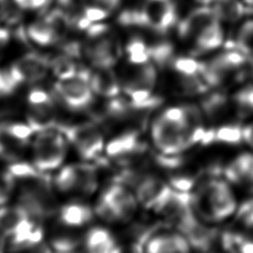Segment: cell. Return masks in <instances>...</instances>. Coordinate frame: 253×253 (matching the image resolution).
I'll return each instance as SVG.
<instances>
[{
    "mask_svg": "<svg viewBox=\"0 0 253 253\" xmlns=\"http://www.w3.org/2000/svg\"><path fill=\"white\" fill-rule=\"evenodd\" d=\"M179 35L192 40L198 52H208L219 48L223 42L224 34L221 20L213 8L201 7L189 13L179 25Z\"/></svg>",
    "mask_w": 253,
    "mask_h": 253,
    "instance_id": "obj_1",
    "label": "cell"
},
{
    "mask_svg": "<svg viewBox=\"0 0 253 253\" xmlns=\"http://www.w3.org/2000/svg\"><path fill=\"white\" fill-rule=\"evenodd\" d=\"M199 212L210 221H221L231 215L237 208V202L231 188L222 180H210L199 193L194 201Z\"/></svg>",
    "mask_w": 253,
    "mask_h": 253,
    "instance_id": "obj_2",
    "label": "cell"
},
{
    "mask_svg": "<svg viewBox=\"0 0 253 253\" xmlns=\"http://www.w3.org/2000/svg\"><path fill=\"white\" fill-rule=\"evenodd\" d=\"M66 137L51 129L39 131L33 142L34 166L42 172L58 169L67 155Z\"/></svg>",
    "mask_w": 253,
    "mask_h": 253,
    "instance_id": "obj_3",
    "label": "cell"
},
{
    "mask_svg": "<svg viewBox=\"0 0 253 253\" xmlns=\"http://www.w3.org/2000/svg\"><path fill=\"white\" fill-rule=\"evenodd\" d=\"M137 69L125 78L123 89L134 109H146L155 105L153 88L157 81V71L151 62L135 66Z\"/></svg>",
    "mask_w": 253,
    "mask_h": 253,
    "instance_id": "obj_4",
    "label": "cell"
},
{
    "mask_svg": "<svg viewBox=\"0 0 253 253\" xmlns=\"http://www.w3.org/2000/svg\"><path fill=\"white\" fill-rule=\"evenodd\" d=\"M89 76L90 72L79 71L78 75L70 79L58 80L55 85L56 93L66 107L80 110L92 102L94 92L89 84Z\"/></svg>",
    "mask_w": 253,
    "mask_h": 253,
    "instance_id": "obj_5",
    "label": "cell"
},
{
    "mask_svg": "<svg viewBox=\"0 0 253 253\" xmlns=\"http://www.w3.org/2000/svg\"><path fill=\"white\" fill-rule=\"evenodd\" d=\"M61 132L84 159H93L102 151L105 141L101 131L96 126L90 124L70 126L63 128Z\"/></svg>",
    "mask_w": 253,
    "mask_h": 253,
    "instance_id": "obj_6",
    "label": "cell"
},
{
    "mask_svg": "<svg viewBox=\"0 0 253 253\" xmlns=\"http://www.w3.org/2000/svg\"><path fill=\"white\" fill-rule=\"evenodd\" d=\"M140 12L142 27L161 34L168 31L177 21V10L171 0H148Z\"/></svg>",
    "mask_w": 253,
    "mask_h": 253,
    "instance_id": "obj_7",
    "label": "cell"
},
{
    "mask_svg": "<svg viewBox=\"0 0 253 253\" xmlns=\"http://www.w3.org/2000/svg\"><path fill=\"white\" fill-rule=\"evenodd\" d=\"M50 63L37 53H28L18 59L9 69V75L17 84L36 83L47 75Z\"/></svg>",
    "mask_w": 253,
    "mask_h": 253,
    "instance_id": "obj_8",
    "label": "cell"
},
{
    "mask_svg": "<svg viewBox=\"0 0 253 253\" xmlns=\"http://www.w3.org/2000/svg\"><path fill=\"white\" fill-rule=\"evenodd\" d=\"M106 34L92 37L85 47V55L96 68H111L118 59L117 44Z\"/></svg>",
    "mask_w": 253,
    "mask_h": 253,
    "instance_id": "obj_9",
    "label": "cell"
},
{
    "mask_svg": "<svg viewBox=\"0 0 253 253\" xmlns=\"http://www.w3.org/2000/svg\"><path fill=\"white\" fill-rule=\"evenodd\" d=\"M101 199L114 209L118 219L123 221L132 218L139 203L132 192L119 184L108 188Z\"/></svg>",
    "mask_w": 253,
    "mask_h": 253,
    "instance_id": "obj_10",
    "label": "cell"
},
{
    "mask_svg": "<svg viewBox=\"0 0 253 253\" xmlns=\"http://www.w3.org/2000/svg\"><path fill=\"white\" fill-rule=\"evenodd\" d=\"M170 187L155 177L141 179L135 190L138 202L148 209H156L170 191Z\"/></svg>",
    "mask_w": 253,
    "mask_h": 253,
    "instance_id": "obj_11",
    "label": "cell"
},
{
    "mask_svg": "<svg viewBox=\"0 0 253 253\" xmlns=\"http://www.w3.org/2000/svg\"><path fill=\"white\" fill-rule=\"evenodd\" d=\"M89 84L94 93L109 99L118 96L123 88V84L111 68H97L94 72H90Z\"/></svg>",
    "mask_w": 253,
    "mask_h": 253,
    "instance_id": "obj_12",
    "label": "cell"
},
{
    "mask_svg": "<svg viewBox=\"0 0 253 253\" xmlns=\"http://www.w3.org/2000/svg\"><path fill=\"white\" fill-rule=\"evenodd\" d=\"M42 229L29 219L10 237L11 250L12 252L19 253L36 245H39L40 242H42Z\"/></svg>",
    "mask_w": 253,
    "mask_h": 253,
    "instance_id": "obj_13",
    "label": "cell"
},
{
    "mask_svg": "<svg viewBox=\"0 0 253 253\" xmlns=\"http://www.w3.org/2000/svg\"><path fill=\"white\" fill-rule=\"evenodd\" d=\"M189 241L179 234H159L148 242L146 253H189Z\"/></svg>",
    "mask_w": 253,
    "mask_h": 253,
    "instance_id": "obj_14",
    "label": "cell"
},
{
    "mask_svg": "<svg viewBox=\"0 0 253 253\" xmlns=\"http://www.w3.org/2000/svg\"><path fill=\"white\" fill-rule=\"evenodd\" d=\"M29 219L31 215L24 207H0V232L11 237Z\"/></svg>",
    "mask_w": 253,
    "mask_h": 253,
    "instance_id": "obj_15",
    "label": "cell"
},
{
    "mask_svg": "<svg viewBox=\"0 0 253 253\" xmlns=\"http://www.w3.org/2000/svg\"><path fill=\"white\" fill-rule=\"evenodd\" d=\"M227 177L231 181L243 184L253 191V155L243 153L227 169Z\"/></svg>",
    "mask_w": 253,
    "mask_h": 253,
    "instance_id": "obj_16",
    "label": "cell"
},
{
    "mask_svg": "<svg viewBox=\"0 0 253 253\" xmlns=\"http://www.w3.org/2000/svg\"><path fill=\"white\" fill-rule=\"evenodd\" d=\"M88 253H120L112 234L103 228H94L85 237Z\"/></svg>",
    "mask_w": 253,
    "mask_h": 253,
    "instance_id": "obj_17",
    "label": "cell"
},
{
    "mask_svg": "<svg viewBox=\"0 0 253 253\" xmlns=\"http://www.w3.org/2000/svg\"><path fill=\"white\" fill-rule=\"evenodd\" d=\"M35 133L36 131L29 124L8 123L0 126V138L16 148L26 146Z\"/></svg>",
    "mask_w": 253,
    "mask_h": 253,
    "instance_id": "obj_18",
    "label": "cell"
},
{
    "mask_svg": "<svg viewBox=\"0 0 253 253\" xmlns=\"http://www.w3.org/2000/svg\"><path fill=\"white\" fill-rule=\"evenodd\" d=\"M61 222L68 227H83L92 219V211L89 207L79 203H71L61 208L60 210Z\"/></svg>",
    "mask_w": 253,
    "mask_h": 253,
    "instance_id": "obj_19",
    "label": "cell"
},
{
    "mask_svg": "<svg viewBox=\"0 0 253 253\" xmlns=\"http://www.w3.org/2000/svg\"><path fill=\"white\" fill-rule=\"evenodd\" d=\"M141 141L135 133H125L108 144L107 152L111 157H124L141 150Z\"/></svg>",
    "mask_w": 253,
    "mask_h": 253,
    "instance_id": "obj_20",
    "label": "cell"
},
{
    "mask_svg": "<svg viewBox=\"0 0 253 253\" xmlns=\"http://www.w3.org/2000/svg\"><path fill=\"white\" fill-rule=\"evenodd\" d=\"M243 141V128L239 126H224L216 130L206 131L203 143L221 142L225 144H239Z\"/></svg>",
    "mask_w": 253,
    "mask_h": 253,
    "instance_id": "obj_21",
    "label": "cell"
},
{
    "mask_svg": "<svg viewBox=\"0 0 253 253\" xmlns=\"http://www.w3.org/2000/svg\"><path fill=\"white\" fill-rule=\"evenodd\" d=\"M28 36L33 42L40 46H50L58 42V38L46 18L33 22L28 28Z\"/></svg>",
    "mask_w": 253,
    "mask_h": 253,
    "instance_id": "obj_22",
    "label": "cell"
},
{
    "mask_svg": "<svg viewBox=\"0 0 253 253\" xmlns=\"http://www.w3.org/2000/svg\"><path fill=\"white\" fill-rule=\"evenodd\" d=\"M213 10L220 20L234 21L243 15V6L238 0H214Z\"/></svg>",
    "mask_w": 253,
    "mask_h": 253,
    "instance_id": "obj_23",
    "label": "cell"
},
{
    "mask_svg": "<svg viewBox=\"0 0 253 253\" xmlns=\"http://www.w3.org/2000/svg\"><path fill=\"white\" fill-rule=\"evenodd\" d=\"M126 53H128V60L133 66H141L144 63L151 62L149 47L140 38L131 39L128 46H126Z\"/></svg>",
    "mask_w": 253,
    "mask_h": 253,
    "instance_id": "obj_24",
    "label": "cell"
},
{
    "mask_svg": "<svg viewBox=\"0 0 253 253\" xmlns=\"http://www.w3.org/2000/svg\"><path fill=\"white\" fill-rule=\"evenodd\" d=\"M174 71L181 77H202L206 63H201L189 57H180L172 61Z\"/></svg>",
    "mask_w": 253,
    "mask_h": 253,
    "instance_id": "obj_25",
    "label": "cell"
},
{
    "mask_svg": "<svg viewBox=\"0 0 253 253\" xmlns=\"http://www.w3.org/2000/svg\"><path fill=\"white\" fill-rule=\"evenodd\" d=\"M56 188L61 192L77 191L78 184V170L77 166H68L61 169L55 178Z\"/></svg>",
    "mask_w": 253,
    "mask_h": 253,
    "instance_id": "obj_26",
    "label": "cell"
},
{
    "mask_svg": "<svg viewBox=\"0 0 253 253\" xmlns=\"http://www.w3.org/2000/svg\"><path fill=\"white\" fill-rule=\"evenodd\" d=\"M78 170V184H77V191L90 194L96 191L98 187L97 173L91 167L89 166H77Z\"/></svg>",
    "mask_w": 253,
    "mask_h": 253,
    "instance_id": "obj_27",
    "label": "cell"
},
{
    "mask_svg": "<svg viewBox=\"0 0 253 253\" xmlns=\"http://www.w3.org/2000/svg\"><path fill=\"white\" fill-rule=\"evenodd\" d=\"M50 68L58 80L70 79L72 77L78 75V70L74 60L68 56H58L50 61Z\"/></svg>",
    "mask_w": 253,
    "mask_h": 253,
    "instance_id": "obj_28",
    "label": "cell"
},
{
    "mask_svg": "<svg viewBox=\"0 0 253 253\" xmlns=\"http://www.w3.org/2000/svg\"><path fill=\"white\" fill-rule=\"evenodd\" d=\"M236 44L245 55H253V19L243 22L238 30Z\"/></svg>",
    "mask_w": 253,
    "mask_h": 253,
    "instance_id": "obj_29",
    "label": "cell"
},
{
    "mask_svg": "<svg viewBox=\"0 0 253 253\" xmlns=\"http://www.w3.org/2000/svg\"><path fill=\"white\" fill-rule=\"evenodd\" d=\"M49 22V25L55 33L56 37L59 40L66 35V33L71 26V20L67 13L61 9H55L44 17Z\"/></svg>",
    "mask_w": 253,
    "mask_h": 253,
    "instance_id": "obj_30",
    "label": "cell"
},
{
    "mask_svg": "<svg viewBox=\"0 0 253 253\" xmlns=\"http://www.w3.org/2000/svg\"><path fill=\"white\" fill-rule=\"evenodd\" d=\"M228 109V100L224 96L214 94L203 101V110L211 119H216L222 116Z\"/></svg>",
    "mask_w": 253,
    "mask_h": 253,
    "instance_id": "obj_31",
    "label": "cell"
},
{
    "mask_svg": "<svg viewBox=\"0 0 253 253\" xmlns=\"http://www.w3.org/2000/svg\"><path fill=\"white\" fill-rule=\"evenodd\" d=\"M172 46L168 42H160L149 47V53L153 63L164 66L166 63L171 62L172 57Z\"/></svg>",
    "mask_w": 253,
    "mask_h": 253,
    "instance_id": "obj_32",
    "label": "cell"
},
{
    "mask_svg": "<svg viewBox=\"0 0 253 253\" xmlns=\"http://www.w3.org/2000/svg\"><path fill=\"white\" fill-rule=\"evenodd\" d=\"M238 110L242 115H249L253 112V85L241 89L233 97Z\"/></svg>",
    "mask_w": 253,
    "mask_h": 253,
    "instance_id": "obj_33",
    "label": "cell"
},
{
    "mask_svg": "<svg viewBox=\"0 0 253 253\" xmlns=\"http://www.w3.org/2000/svg\"><path fill=\"white\" fill-rule=\"evenodd\" d=\"M77 245H78V239L71 236L61 234L52 239V246L58 252H70L75 249Z\"/></svg>",
    "mask_w": 253,
    "mask_h": 253,
    "instance_id": "obj_34",
    "label": "cell"
},
{
    "mask_svg": "<svg viewBox=\"0 0 253 253\" xmlns=\"http://www.w3.org/2000/svg\"><path fill=\"white\" fill-rule=\"evenodd\" d=\"M108 13L109 12L100 7L85 6L83 16L85 18V19H88L90 22H91V24H97V22L105 19V18L108 16Z\"/></svg>",
    "mask_w": 253,
    "mask_h": 253,
    "instance_id": "obj_35",
    "label": "cell"
},
{
    "mask_svg": "<svg viewBox=\"0 0 253 253\" xmlns=\"http://www.w3.org/2000/svg\"><path fill=\"white\" fill-rule=\"evenodd\" d=\"M17 84L13 81L9 72H3L0 70V97L8 96L12 93L17 88Z\"/></svg>",
    "mask_w": 253,
    "mask_h": 253,
    "instance_id": "obj_36",
    "label": "cell"
},
{
    "mask_svg": "<svg viewBox=\"0 0 253 253\" xmlns=\"http://www.w3.org/2000/svg\"><path fill=\"white\" fill-rule=\"evenodd\" d=\"M13 180L10 174L6 177H0V207L4 206L9 199L10 194V188L12 187Z\"/></svg>",
    "mask_w": 253,
    "mask_h": 253,
    "instance_id": "obj_37",
    "label": "cell"
},
{
    "mask_svg": "<svg viewBox=\"0 0 253 253\" xmlns=\"http://www.w3.org/2000/svg\"><path fill=\"white\" fill-rule=\"evenodd\" d=\"M87 6H96L105 9L108 12L119 6L120 0H84Z\"/></svg>",
    "mask_w": 253,
    "mask_h": 253,
    "instance_id": "obj_38",
    "label": "cell"
},
{
    "mask_svg": "<svg viewBox=\"0 0 253 253\" xmlns=\"http://www.w3.org/2000/svg\"><path fill=\"white\" fill-rule=\"evenodd\" d=\"M238 250L240 253H253V238L238 239Z\"/></svg>",
    "mask_w": 253,
    "mask_h": 253,
    "instance_id": "obj_39",
    "label": "cell"
},
{
    "mask_svg": "<svg viewBox=\"0 0 253 253\" xmlns=\"http://www.w3.org/2000/svg\"><path fill=\"white\" fill-rule=\"evenodd\" d=\"M10 37H11L10 31L6 28L0 27V57H1L4 49L7 48L9 42H10Z\"/></svg>",
    "mask_w": 253,
    "mask_h": 253,
    "instance_id": "obj_40",
    "label": "cell"
},
{
    "mask_svg": "<svg viewBox=\"0 0 253 253\" xmlns=\"http://www.w3.org/2000/svg\"><path fill=\"white\" fill-rule=\"evenodd\" d=\"M19 253H51V250L48 246L43 245L42 242H40L39 245H36L34 247L29 248V249H26Z\"/></svg>",
    "mask_w": 253,
    "mask_h": 253,
    "instance_id": "obj_41",
    "label": "cell"
},
{
    "mask_svg": "<svg viewBox=\"0 0 253 253\" xmlns=\"http://www.w3.org/2000/svg\"><path fill=\"white\" fill-rule=\"evenodd\" d=\"M243 141L253 148V124L243 128Z\"/></svg>",
    "mask_w": 253,
    "mask_h": 253,
    "instance_id": "obj_42",
    "label": "cell"
},
{
    "mask_svg": "<svg viewBox=\"0 0 253 253\" xmlns=\"http://www.w3.org/2000/svg\"><path fill=\"white\" fill-rule=\"evenodd\" d=\"M250 211L245 215V219H243V223H245L246 228L249 230L250 232L253 234V209H249ZM253 238V237H251Z\"/></svg>",
    "mask_w": 253,
    "mask_h": 253,
    "instance_id": "obj_43",
    "label": "cell"
},
{
    "mask_svg": "<svg viewBox=\"0 0 253 253\" xmlns=\"http://www.w3.org/2000/svg\"><path fill=\"white\" fill-rule=\"evenodd\" d=\"M49 2V0H30L29 10H38L43 8Z\"/></svg>",
    "mask_w": 253,
    "mask_h": 253,
    "instance_id": "obj_44",
    "label": "cell"
},
{
    "mask_svg": "<svg viewBox=\"0 0 253 253\" xmlns=\"http://www.w3.org/2000/svg\"><path fill=\"white\" fill-rule=\"evenodd\" d=\"M3 234L0 232V253H3Z\"/></svg>",
    "mask_w": 253,
    "mask_h": 253,
    "instance_id": "obj_45",
    "label": "cell"
},
{
    "mask_svg": "<svg viewBox=\"0 0 253 253\" xmlns=\"http://www.w3.org/2000/svg\"><path fill=\"white\" fill-rule=\"evenodd\" d=\"M7 0H0V12L2 11V9L4 8V3H6Z\"/></svg>",
    "mask_w": 253,
    "mask_h": 253,
    "instance_id": "obj_46",
    "label": "cell"
},
{
    "mask_svg": "<svg viewBox=\"0 0 253 253\" xmlns=\"http://www.w3.org/2000/svg\"><path fill=\"white\" fill-rule=\"evenodd\" d=\"M58 253H70V252H58Z\"/></svg>",
    "mask_w": 253,
    "mask_h": 253,
    "instance_id": "obj_47",
    "label": "cell"
}]
</instances>
